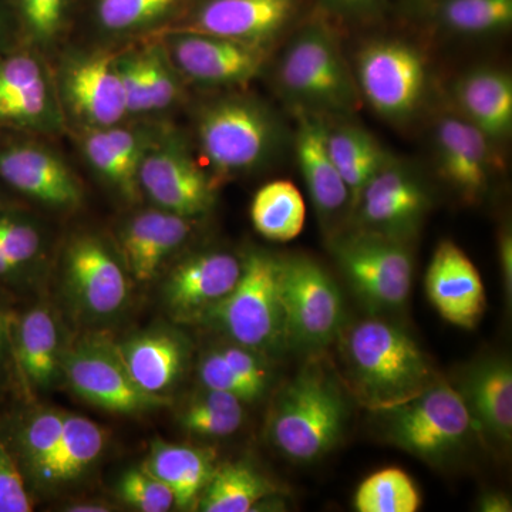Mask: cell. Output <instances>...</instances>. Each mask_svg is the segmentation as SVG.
Here are the masks:
<instances>
[{
  "label": "cell",
  "instance_id": "db71d44e",
  "mask_svg": "<svg viewBox=\"0 0 512 512\" xmlns=\"http://www.w3.org/2000/svg\"><path fill=\"white\" fill-rule=\"evenodd\" d=\"M8 208H13L12 201L6 197L5 192H3L2 187H0V211L8 210Z\"/></svg>",
  "mask_w": 512,
  "mask_h": 512
},
{
  "label": "cell",
  "instance_id": "8fae6325",
  "mask_svg": "<svg viewBox=\"0 0 512 512\" xmlns=\"http://www.w3.org/2000/svg\"><path fill=\"white\" fill-rule=\"evenodd\" d=\"M63 367L74 392L109 412L140 413L167 404L164 396L144 392L133 382L110 346H79L64 356Z\"/></svg>",
  "mask_w": 512,
  "mask_h": 512
},
{
  "label": "cell",
  "instance_id": "f1b7e54d",
  "mask_svg": "<svg viewBox=\"0 0 512 512\" xmlns=\"http://www.w3.org/2000/svg\"><path fill=\"white\" fill-rule=\"evenodd\" d=\"M328 148L356 207L363 188L390 156L369 131L355 124L328 128Z\"/></svg>",
  "mask_w": 512,
  "mask_h": 512
},
{
  "label": "cell",
  "instance_id": "1f68e13d",
  "mask_svg": "<svg viewBox=\"0 0 512 512\" xmlns=\"http://www.w3.org/2000/svg\"><path fill=\"white\" fill-rule=\"evenodd\" d=\"M306 207L301 191L288 180H275L256 192L251 220L262 237L275 242L292 241L305 227Z\"/></svg>",
  "mask_w": 512,
  "mask_h": 512
},
{
  "label": "cell",
  "instance_id": "f35d334b",
  "mask_svg": "<svg viewBox=\"0 0 512 512\" xmlns=\"http://www.w3.org/2000/svg\"><path fill=\"white\" fill-rule=\"evenodd\" d=\"M20 33L36 43L52 42L66 25L70 0H9Z\"/></svg>",
  "mask_w": 512,
  "mask_h": 512
},
{
  "label": "cell",
  "instance_id": "681fc988",
  "mask_svg": "<svg viewBox=\"0 0 512 512\" xmlns=\"http://www.w3.org/2000/svg\"><path fill=\"white\" fill-rule=\"evenodd\" d=\"M500 264L503 272L505 293L511 301L512 293V238L510 231H504L500 237Z\"/></svg>",
  "mask_w": 512,
  "mask_h": 512
},
{
  "label": "cell",
  "instance_id": "ba28073f",
  "mask_svg": "<svg viewBox=\"0 0 512 512\" xmlns=\"http://www.w3.org/2000/svg\"><path fill=\"white\" fill-rule=\"evenodd\" d=\"M281 299L288 345L315 350L338 336L342 295L328 272L312 259H282Z\"/></svg>",
  "mask_w": 512,
  "mask_h": 512
},
{
  "label": "cell",
  "instance_id": "7c38bea8",
  "mask_svg": "<svg viewBox=\"0 0 512 512\" xmlns=\"http://www.w3.org/2000/svg\"><path fill=\"white\" fill-rule=\"evenodd\" d=\"M0 184L53 207H74L82 190L66 164L46 148L0 130Z\"/></svg>",
  "mask_w": 512,
  "mask_h": 512
},
{
  "label": "cell",
  "instance_id": "7bdbcfd3",
  "mask_svg": "<svg viewBox=\"0 0 512 512\" xmlns=\"http://www.w3.org/2000/svg\"><path fill=\"white\" fill-rule=\"evenodd\" d=\"M201 382L205 389L221 390L234 394L242 402H252L259 399L261 394L245 382L241 376L225 362L217 349L204 356L200 365Z\"/></svg>",
  "mask_w": 512,
  "mask_h": 512
},
{
  "label": "cell",
  "instance_id": "ac0fdd59",
  "mask_svg": "<svg viewBox=\"0 0 512 512\" xmlns=\"http://www.w3.org/2000/svg\"><path fill=\"white\" fill-rule=\"evenodd\" d=\"M116 60L110 53H96L74 59L64 69V97L90 126L113 127L127 114Z\"/></svg>",
  "mask_w": 512,
  "mask_h": 512
},
{
  "label": "cell",
  "instance_id": "3957f363",
  "mask_svg": "<svg viewBox=\"0 0 512 512\" xmlns=\"http://www.w3.org/2000/svg\"><path fill=\"white\" fill-rule=\"evenodd\" d=\"M282 92L298 109L323 114L357 110L360 93L338 40L323 25H309L286 47L278 67Z\"/></svg>",
  "mask_w": 512,
  "mask_h": 512
},
{
  "label": "cell",
  "instance_id": "f6af8a7d",
  "mask_svg": "<svg viewBox=\"0 0 512 512\" xmlns=\"http://www.w3.org/2000/svg\"><path fill=\"white\" fill-rule=\"evenodd\" d=\"M117 74L126 100L127 113L148 111L147 74L144 52L117 57Z\"/></svg>",
  "mask_w": 512,
  "mask_h": 512
},
{
  "label": "cell",
  "instance_id": "8992f818",
  "mask_svg": "<svg viewBox=\"0 0 512 512\" xmlns=\"http://www.w3.org/2000/svg\"><path fill=\"white\" fill-rule=\"evenodd\" d=\"M279 131L278 121L264 104L244 97L210 104L198 121L202 153L224 174L264 163L278 144Z\"/></svg>",
  "mask_w": 512,
  "mask_h": 512
},
{
  "label": "cell",
  "instance_id": "836d02e7",
  "mask_svg": "<svg viewBox=\"0 0 512 512\" xmlns=\"http://www.w3.org/2000/svg\"><path fill=\"white\" fill-rule=\"evenodd\" d=\"M242 400L221 390L205 389L181 413L185 430L204 437H227L237 433L244 421Z\"/></svg>",
  "mask_w": 512,
  "mask_h": 512
},
{
  "label": "cell",
  "instance_id": "cb8c5ba5",
  "mask_svg": "<svg viewBox=\"0 0 512 512\" xmlns=\"http://www.w3.org/2000/svg\"><path fill=\"white\" fill-rule=\"evenodd\" d=\"M190 232V218L173 212L147 211L137 215L121 235L128 271L137 281H151L164 259L181 247Z\"/></svg>",
  "mask_w": 512,
  "mask_h": 512
},
{
  "label": "cell",
  "instance_id": "52a82bcc",
  "mask_svg": "<svg viewBox=\"0 0 512 512\" xmlns=\"http://www.w3.org/2000/svg\"><path fill=\"white\" fill-rule=\"evenodd\" d=\"M355 80L379 116L404 120L419 109L426 92V59L403 40H376L357 55Z\"/></svg>",
  "mask_w": 512,
  "mask_h": 512
},
{
  "label": "cell",
  "instance_id": "e575fe53",
  "mask_svg": "<svg viewBox=\"0 0 512 512\" xmlns=\"http://www.w3.org/2000/svg\"><path fill=\"white\" fill-rule=\"evenodd\" d=\"M355 507L359 512H416L420 507V494L403 470L384 468L357 488Z\"/></svg>",
  "mask_w": 512,
  "mask_h": 512
},
{
  "label": "cell",
  "instance_id": "60d3db41",
  "mask_svg": "<svg viewBox=\"0 0 512 512\" xmlns=\"http://www.w3.org/2000/svg\"><path fill=\"white\" fill-rule=\"evenodd\" d=\"M117 490L124 503L141 512H167L175 507L173 491L143 467L124 473Z\"/></svg>",
  "mask_w": 512,
  "mask_h": 512
},
{
  "label": "cell",
  "instance_id": "9c48e42d",
  "mask_svg": "<svg viewBox=\"0 0 512 512\" xmlns=\"http://www.w3.org/2000/svg\"><path fill=\"white\" fill-rule=\"evenodd\" d=\"M336 256L350 284L373 308L396 309L409 299L413 262L402 241L362 231L339 241Z\"/></svg>",
  "mask_w": 512,
  "mask_h": 512
},
{
  "label": "cell",
  "instance_id": "5bb4252c",
  "mask_svg": "<svg viewBox=\"0 0 512 512\" xmlns=\"http://www.w3.org/2000/svg\"><path fill=\"white\" fill-rule=\"evenodd\" d=\"M168 46L178 69L201 83L248 82L258 74L265 60L261 46L191 30L170 36Z\"/></svg>",
  "mask_w": 512,
  "mask_h": 512
},
{
  "label": "cell",
  "instance_id": "7a4b0ae2",
  "mask_svg": "<svg viewBox=\"0 0 512 512\" xmlns=\"http://www.w3.org/2000/svg\"><path fill=\"white\" fill-rule=\"evenodd\" d=\"M345 355L357 387L377 409L403 402L430 383L429 362L419 345L386 320L353 326Z\"/></svg>",
  "mask_w": 512,
  "mask_h": 512
},
{
  "label": "cell",
  "instance_id": "6da1fadb",
  "mask_svg": "<svg viewBox=\"0 0 512 512\" xmlns=\"http://www.w3.org/2000/svg\"><path fill=\"white\" fill-rule=\"evenodd\" d=\"M348 402L338 383L318 366L303 369L279 394L269 417V440L296 463H312L342 437Z\"/></svg>",
  "mask_w": 512,
  "mask_h": 512
},
{
  "label": "cell",
  "instance_id": "bcb514c9",
  "mask_svg": "<svg viewBox=\"0 0 512 512\" xmlns=\"http://www.w3.org/2000/svg\"><path fill=\"white\" fill-rule=\"evenodd\" d=\"M220 355L224 357L235 372L238 373L245 382L251 384L259 394H264L266 387L271 382L269 370L266 369L264 362L256 356V352L244 346L232 345L217 349Z\"/></svg>",
  "mask_w": 512,
  "mask_h": 512
},
{
  "label": "cell",
  "instance_id": "d590c367",
  "mask_svg": "<svg viewBox=\"0 0 512 512\" xmlns=\"http://www.w3.org/2000/svg\"><path fill=\"white\" fill-rule=\"evenodd\" d=\"M439 18L446 28L466 35H485L510 28L512 0H444Z\"/></svg>",
  "mask_w": 512,
  "mask_h": 512
},
{
  "label": "cell",
  "instance_id": "d6986e66",
  "mask_svg": "<svg viewBox=\"0 0 512 512\" xmlns=\"http://www.w3.org/2000/svg\"><path fill=\"white\" fill-rule=\"evenodd\" d=\"M440 174L468 201H476L490 185L493 173L491 140L464 117L447 116L436 127Z\"/></svg>",
  "mask_w": 512,
  "mask_h": 512
},
{
  "label": "cell",
  "instance_id": "b9f144b4",
  "mask_svg": "<svg viewBox=\"0 0 512 512\" xmlns=\"http://www.w3.org/2000/svg\"><path fill=\"white\" fill-rule=\"evenodd\" d=\"M33 501L18 461L0 439V512H30Z\"/></svg>",
  "mask_w": 512,
  "mask_h": 512
},
{
  "label": "cell",
  "instance_id": "74e56055",
  "mask_svg": "<svg viewBox=\"0 0 512 512\" xmlns=\"http://www.w3.org/2000/svg\"><path fill=\"white\" fill-rule=\"evenodd\" d=\"M84 154L90 164L96 168L97 173L103 175L111 184L120 188V191L130 200L138 195L137 171L126 163L116 146L111 143L104 128H94L84 137Z\"/></svg>",
  "mask_w": 512,
  "mask_h": 512
},
{
  "label": "cell",
  "instance_id": "d4e9b609",
  "mask_svg": "<svg viewBox=\"0 0 512 512\" xmlns=\"http://www.w3.org/2000/svg\"><path fill=\"white\" fill-rule=\"evenodd\" d=\"M458 107L468 123L491 141L507 137L512 128V80L495 67L464 74L454 89Z\"/></svg>",
  "mask_w": 512,
  "mask_h": 512
},
{
  "label": "cell",
  "instance_id": "8d00e7d4",
  "mask_svg": "<svg viewBox=\"0 0 512 512\" xmlns=\"http://www.w3.org/2000/svg\"><path fill=\"white\" fill-rule=\"evenodd\" d=\"M180 0H97L100 26L110 32H127L156 23L170 15Z\"/></svg>",
  "mask_w": 512,
  "mask_h": 512
},
{
  "label": "cell",
  "instance_id": "44dd1931",
  "mask_svg": "<svg viewBox=\"0 0 512 512\" xmlns=\"http://www.w3.org/2000/svg\"><path fill=\"white\" fill-rule=\"evenodd\" d=\"M328 128L323 114L296 110V161L316 210L326 220L352 204L349 188L330 157Z\"/></svg>",
  "mask_w": 512,
  "mask_h": 512
},
{
  "label": "cell",
  "instance_id": "4316f807",
  "mask_svg": "<svg viewBox=\"0 0 512 512\" xmlns=\"http://www.w3.org/2000/svg\"><path fill=\"white\" fill-rule=\"evenodd\" d=\"M114 349L133 382L147 393L163 396L183 370L184 346L173 333H141Z\"/></svg>",
  "mask_w": 512,
  "mask_h": 512
},
{
  "label": "cell",
  "instance_id": "9a60e30c",
  "mask_svg": "<svg viewBox=\"0 0 512 512\" xmlns=\"http://www.w3.org/2000/svg\"><path fill=\"white\" fill-rule=\"evenodd\" d=\"M427 295L451 325L476 328L485 311V289L476 265L453 241L434 251L426 274Z\"/></svg>",
  "mask_w": 512,
  "mask_h": 512
},
{
  "label": "cell",
  "instance_id": "f907efd6",
  "mask_svg": "<svg viewBox=\"0 0 512 512\" xmlns=\"http://www.w3.org/2000/svg\"><path fill=\"white\" fill-rule=\"evenodd\" d=\"M478 507H480V511L484 512H510L512 510L507 495L501 493H487L481 495Z\"/></svg>",
  "mask_w": 512,
  "mask_h": 512
},
{
  "label": "cell",
  "instance_id": "ab89813d",
  "mask_svg": "<svg viewBox=\"0 0 512 512\" xmlns=\"http://www.w3.org/2000/svg\"><path fill=\"white\" fill-rule=\"evenodd\" d=\"M42 248L35 225L16 208L0 211V252L22 274Z\"/></svg>",
  "mask_w": 512,
  "mask_h": 512
},
{
  "label": "cell",
  "instance_id": "4fadbf2b",
  "mask_svg": "<svg viewBox=\"0 0 512 512\" xmlns=\"http://www.w3.org/2000/svg\"><path fill=\"white\" fill-rule=\"evenodd\" d=\"M138 185L164 211L192 218L210 210L214 191L210 180L181 148L167 146L144 154Z\"/></svg>",
  "mask_w": 512,
  "mask_h": 512
},
{
  "label": "cell",
  "instance_id": "f546056e",
  "mask_svg": "<svg viewBox=\"0 0 512 512\" xmlns=\"http://www.w3.org/2000/svg\"><path fill=\"white\" fill-rule=\"evenodd\" d=\"M104 441L106 436L99 424L66 414L55 453L33 477L43 483H64L79 477L103 453Z\"/></svg>",
  "mask_w": 512,
  "mask_h": 512
},
{
  "label": "cell",
  "instance_id": "ee69618b",
  "mask_svg": "<svg viewBox=\"0 0 512 512\" xmlns=\"http://www.w3.org/2000/svg\"><path fill=\"white\" fill-rule=\"evenodd\" d=\"M146 60L148 111L163 110L170 107L178 96V84L163 50L153 47L144 52Z\"/></svg>",
  "mask_w": 512,
  "mask_h": 512
},
{
  "label": "cell",
  "instance_id": "ffe728a7",
  "mask_svg": "<svg viewBox=\"0 0 512 512\" xmlns=\"http://www.w3.org/2000/svg\"><path fill=\"white\" fill-rule=\"evenodd\" d=\"M242 262L227 252H205L174 269L165 285L168 308L181 318L208 315L231 293Z\"/></svg>",
  "mask_w": 512,
  "mask_h": 512
},
{
  "label": "cell",
  "instance_id": "5b68a950",
  "mask_svg": "<svg viewBox=\"0 0 512 512\" xmlns=\"http://www.w3.org/2000/svg\"><path fill=\"white\" fill-rule=\"evenodd\" d=\"M377 410L386 439L427 461L450 457L476 430L463 397L443 382L429 383L409 399Z\"/></svg>",
  "mask_w": 512,
  "mask_h": 512
},
{
  "label": "cell",
  "instance_id": "816d5d0a",
  "mask_svg": "<svg viewBox=\"0 0 512 512\" xmlns=\"http://www.w3.org/2000/svg\"><path fill=\"white\" fill-rule=\"evenodd\" d=\"M67 511L70 512H106L109 511L106 504L100 503H79L69 505Z\"/></svg>",
  "mask_w": 512,
  "mask_h": 512
},
{
  "label": "cell",
  "instance_id": "277c9868",
  "mask_svg": "<svg viewBox=\"0 0 512 512\" xmlns=\"http://www.w3.org/2000/svg\"><path fill=\"white\" fill-rule=\"evenodd\" d=\"M282 259L254 251L242 261L241 276L211 316L239 346L275 353L288 346L281 299Z\"/></svg>",
  "mask_w": 512,
  "mask_h": 512
},
{
  "label": "cell",
  "instance_id": "30bf717a",
  "mask_svg": "<svg viewBox=\"0 0 512 512\" xmlns=\"http://www.w3.org/2000/svg\"><path fill=\"white\" fill-rule=\"evenodd\" d=\"M356 207L365 231L403 242L416 234L429 210L430 197L413 170L389 157L363 188Z\"/></svg>",
  "mask_w": 512,
  "mask_h": 512
},
{
  "label": "cell",
  "instance_id": "c3c4849f",
  "mask_svg": "<svg viewBox=\"0 0 512 512\" xmlns=\"http://www.w3.org/2000/svg\"><path fill=\"white\" fill-rule=\"evenodd\" d=\"M19 22L9 0H0V56L18 49Z\"/></svg>",
  "mask_w": 512,
  "mask_h": 512
},
{
  "label": "cell",
  "instance_id": "7dc6e473",
  "mask_svg": "<svg viewBox=\"0 0 512 512\" xmlns=\"http://www.w3.org/2000/svg\"><path fill=\"white\" fill-rule=\"evenodd\" d=\"M13 313L9 311L5 301L0 298V386L5 384L6 377L10 375L13 363L12 326Z\"/></svg>",
  "mask_w": 512,
  "mask_h": 512
},
{
  "label": "cell",
  "instance_id": "2e32d148",
  "mask_svg": "<svg viewBox=\"0 0 512 512\" xmlns=\"http://www.w3.org/2000/svg\"><path fill=\"white\" fill-rule=\"evenodd\" d=\"M298 10V0H205L191 32L261 46L282 32Z\"/></svg>",
  "mask_w": 512,
  "mask_h": 512
},
{
  "label": "cell",
  "instance_id": "603a6c76",
  "mask_svg": "<svg viewBox=\"0 0 512 512\" xmlns=\"http://www.w3.org/2000/svg\"><path fill=\"white\" fill-rule=\"evenodd\" d=\"M474 429L510 443L512 437V369L507 359H488L468 370L460 389Z\"/></svg>",
  "mask_w": 512,
  "mask_h": 512
},
{
  "label": "cell",
  "instance_id": "83f0119b",
  "mask_svg": "<svg viewBox=\"0 0 512 512\" xmlns=\"http://www.w3.org/2000/svg\"><path fill=\"white\" fill-rule=\"evenodd\" d=\"M143 468L173 491L175 507L180 510H191L198 504L215 470L208 451L165 441L151 446Z\"/></svg>",
  "mask_w": 512,
  "mask_h": 512
},
{
  "label": "cell",
  "instance_id": "d6a6232c",
  "mask_svg": "<svg viewBox=\"0 0 512 512\" xmlns=\"http://www.w3.org/2000/svg\"><path fill=\"white\" fill-rule=\"evenodd\" d=\"M66 414L56 410H42L19 421L6 423L8 434L0 433V439L13 456H18V464L25 463L32 476L45 466L55 453L62 437Z\"/></svg>",
  "mask_w": 512,
  "mask_h": 512
},
{
  "label": "cell",
  "instance_id": "4dcf8cb0",
  "mask_svg": "<svg viewBox=\"0 0 512 512\" xmlns=\"http://www.w3.org/2000/svg\"><path fill=\"white\" fill-rule=\"evenodd\" d=\"M271 481L244 461L215 467L205 485L198 510L204 512H248L274 493Z\"/></svg>",
  "mask_w": 512,
  "mask_h": 512
},
{
  "label": "cell",
  "instance_id": "f5cc1de1",
  "mask_svg": "<svg viewBox=\"0 0 512 512\" xmlns=\"http://www.w3.org/2000/svg\"><path fill=\"white\" fill-rule=\"evenodd\" d=\"M332 5L343 9H362L372 5L375 0H328Z\"/></svg>",
  "mask_w": 512,
  "mask_h": 512
},
{
  "label": "cell",
  "instance_id": "7402d4cb",
  "mask_svg": "<svg viewBox=\"0 0 512 512\" xmlns=\"http://www.w3.org/2000/svg\"><path fill=\"white\" fill-rule=\"evenodd\" d=\"M50 107L39 60L19 49L0 56V130H39L46 124Z\"/></svg>",
  "mask_w": 512,
  "mask_h": 512
},
{
  "label": "cell",
  "instance_id": "e0dca14e",
  "mask_svg": "<svg viewBox=\"0 0 512 512\" xmlns=\"http://www.w3.org/2000/svg\"><path fill=\"white\" fill-rule=\"evenodd\" d=\"M66 279L74 301L90 315L110 316L126 303V275L96 238L74 239L67 249Z\"/></svg>",
  "mask_w": 512,
  "mask_h": 512
},
{
  "label": "cell",
  "instance_id": "484cf974",
  "mask_svg": "<svg viewBox=\"0 0 512 512\" xmlns=\"http://www.w3.org/2000/svg\"><path fill=\"white\" fill-rule=\"evenodd\" d=\"M12 350L15 373L28 389H45L59 367V333L43 306H35L13 319Z\"/></svg>",
  "mask_w": 512,
  "mask_h": 512
}]
</instances>
